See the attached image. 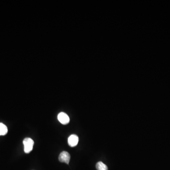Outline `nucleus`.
<instances>
[{
	"mask_svg": "<svg viewBox=\"0 0 170 170\" xmlns=\"http://www.w3.org/2000/svg\"><path fill=\"white\" fill-rule=\"evenodd\" d=\"M24 146V152L25 153H30L33 148L34 142L33 140L30 138H25L23 141Z\"/></svg>",
	"mask_w": 170,
	"mask_h": 170,
	"instance_id": "obj_1",
	"label": "nucleus"
},
{
	"mask_svg": "<svg viewBox=\"0 0 170 170\" xmlns=\"http://www.w3.org/2000/svg\"><path fill=\"white\" fill-rule=\"evenodd\" d=\"M70 159V155L66 151H63L59 155V160L61 162H65L66 164H69Z\"/></svg>",
	"mask_w": 170,
	"mask_h": 170,
	"instance_id": "obj_2",
	"label": "nucleus"
},
{
	"mask_svg": "<svg viewBox=\"0 0 170 170\" xmlns=\"http://www.w3.org/2000/svg\"><path fill=\"white\" fill-rule=\"evenodd\" d=\"M58 119L59 122L61 123V124L63 125H66L68 124L70 122V118L66 114L61 112L58 115Z\"/></svg>",
	"mask_w": 170,
	"mask_h": 170,
	"instance_id": "obj_3",
	"label": "nucleus"
},
{
	"mask_svg": "<svg viewBox=\"0 0 170 170\" xmlns=\"http://www.w3.org/2000/svg\"><path fill=\"white\" fill-rule=\"evenodd\" d=\"M78 140L79 139L78 136L75 134L72 135L68 138V144L71 147H74L78 144Z\"/></svg>",
	"mask_w": 170,
	"mask_h": 170,
	"instance_id": "obj_4",
	"label": "nucleus"
},
{
	"mask_svg": "<svg viewBox=\"0 0 170 170\" xmlns=\"http://www.w3.org/2000/svg\"><path fill=\"white\" fill-rule=\"evenodd\" d=\"M8 133V128L5 124L0 123V136H4Z\"/></svg>",
	"mask_w": 170,
	"mask_h": 170,
	"instance_id": "obj_5",
	"label": "nucleus"
},
{
	"mask_svg": "<svg viewBox=\"0 0 170 170\" xmlns=\"http://www.w3.org/2000/svg\"><path fill=\"white\" fill-rule=\"evenodd\" d=\"M97 170H108L107 166L102 162H99L96 164Z\"/></svg>",
	"mask_w": 170,
	"mask_h": 170,
	"instance_id": "obj_6",
	"label": "nucleus"
}]
</instances>
